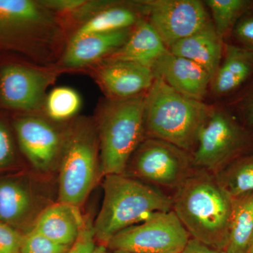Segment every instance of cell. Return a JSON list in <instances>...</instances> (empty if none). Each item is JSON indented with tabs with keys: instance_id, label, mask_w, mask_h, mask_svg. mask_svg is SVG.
I'll return each instance as SVG.
<instances>
[{
	"instance_id": "obj_1",
	"label": "cell",
	"mask_w": 253,
	"mask_h": 253,
	"mask_svg": "<svg viewBox=\"0 0 253 253\" xmlns=\"http://www.w3.org/2000/svg\"><path fill=\"white\" fill-rule=\"evenodd\" d=\"M231 200L214 174L199 169L176 189L172 211L191 239L222 253L229 234Z\"/></svg>"
},
{
	"instance_id": "obj_2",
	"label": "cell",
	"mask_w": 253,
	"mask_h": 253,
	"mask_svg": "<svg viewBox=\"0 0 253 253\" xmlns=\"http://www.w3.org/2000/svg\"><path fill=\"white\" fill-rule=\"evenodd\" d=\"M212 107L183 96L156 78L145 96V133L189 151Z\"/></svg>"
},
{
	"instance_id": "obj_3",
	"label": "cell",
	"mask_w": 253,
	"mask_h": 253,
	"mask_svg": "<svg viewBox=\"0 0 253 253\" xmlns=\"http://www.w3.org/2000/svg\"><path fill=\"white\" fill-rule=\"evenodd\" d=\"M104 191L93 230L96 239L106 246L120 231L153 213L172 211V199L124 174L106 175Z\"/></svg>"
},
{
	"instance_id": "obj_4",
	"label": "cell",
	"mask_w": 253,
	"mask_h": 253,
	"mask_svg": "<svg viewBox=\"0 0 253 253\" xmlns=\"http://www.w3.org/2000/svg\"><path fill=\"white\" fill-rule=\"evenodd\" d=\"M62 35L59 16L42 1L0 0L1 45L24 51L40 62H47Z\"/></svg>"
},
{
	"instance_id": "obj_5",
	"label": "cell",
	"mask_w": 253,
	"mask_h": 253,
	"mask_svg": "<svg viewBox=\"0 0 253 253\" xmlns=\"http://www.w3.org/2000/svg\"><path fill=\"white\" fill-rule=\"evenodd\" d=\"M146 93L123 99H109L98 113V135L101 172L124 174L129 158L145 134Z\"/></svg>"
},
{
	"instance_id": "obj_6",
	"label": "cell",
	"mask_w": 253,
	"mask_h": 253,
	"mask_svg": "<svg viewBox=\"0 0 253 253\" xmlns=\"http://www.w3.org/2000/svg\"><path fill=\"white\" fill-rule=\"evenodd\" d=\"M97 133L89 121H79L70 131L59 176V202L79 208L94 185L99 169Z\"/></svg>"
},
{
	"instance_id": "obj_7",
	"label": "cell",
	"mask_w": 253,
	"mask_h": 253,
	"mask_svg": "<svg viewBox=\"0 0 253 253\" xmlns=\"http://www.w3.org/2000/svg\"><path fill=\"white\" fill-rule=\"evenodd\" d=\"M248 140L246 131L230 113L212 107L198 134L193 166L217 174L242 152Z\"/></svg>"
},
{
	"instance_id": "obj_8",
	"label": "cell",
	"mask_w": 253,
	"mask_h": 253,
	"mask_svg": "<svg viewBox=\"0 0 253 253\" xmlns=\"http://www.w3.org/2000/svg\"><path fill=\"white\" fill-rule=\"evenodd\" d=\"M191 239L173 211L157 212L120 231L108 243L113 252L181 253Z\"/></svg>"
},
{
	"instance_id": "obj_9",
	"label": "cell",
	"mask_w": 253,
	"mask_h": 253,
	"mask_svg": "<svg viewBox=\"0 0 253 253\" xmlns=\"http://www.w3.org/2000/svg\"><path fill=\"white\" fill-rule=\"evenodd\" d=\"M140 4L168 49L212 21L206 4L199 0H147Z\"/></svg>"
},
{
	"instance_id": "obj_10",
	"label": "cell",
	"mask_w": 253,
	"mask_h": 253,
	"mask_svg": "<svg viewBox=\"0 0 253 253\" xmlns=\"http://www.w3.org/2000/svg\"><path fill=\"white\" fill-rule=\"evenodd\" d=\"M137 149L133 174L155 185L176 189L191 174V158L174 145L149 138Z\"/></svg>"
},
{
	"instance_id": "obj_11",
	"label": "cell",
	"mask_w": 253,
	"mask_h": 253,
	"mask_svg": "<svg viewBox=\"0 0 253 253\" xmlns=\"http://www.w3.org/2000/svg\"><path fill=\"white\" fill-rule=\"evenodd\" d=\"M56 76V73L40 68L5 65L0 69V101L16 111H39L45 103L46 89Z\"/></svg>"
},
{
	"instance_id": "obj_12",
	"label": "cell",
	"mask_w": 253,
	"mask_h": 253,
	"mask_svg": "<svg viewBox=\"0 0 253 253\" xmlns=\"http://www.w3.org/2000/svg\"><path fill=\"white\" fill-rule=\"evenodd\" d=\"M95 78L109 99H127L145 94L156 78L151 68L126 61L101 62Z\"/></svg>"
},
{
	"instance_id": "obj_13",
	"label": "cell",
	"mask_w": 253,
	"mask_h": 253,
	"mask_svg": "<svg viewBox=\"0 0 253 253\" xmlns=\"http://www.w3.org/2000/svg\"><path fill=\"white\" fill-rule=\"evenodd\" d=\"M14 128L21 151L37 169L46 170L59 154L61 136L45 120L23 116L14 121Z\"/></svg>"
},
{
	"instance_id": "obj_14",
	"label": "cell",
	"mask_w": 253,
	"mask_h": 253,
	"mask_svg": "<svg viewBox=\"0 0 253 253\" xmlns=\"http://www.w3.org/2000/svg\"><path fill=\"white\" fill-rule=\"evenodd\" d=\"M152 70L155 77L190 99L203 101L211 85V76L204 68L169 50L155 63Z\"/></svg>"
},
{
	"instance_id": "obj_15",
	"label": "cell",
	"mask_w": 253,
	"mask_h": 253,
	"mask_svg": "<svg viewBox=\"0 0 253 253\" xmlns=\"http://www.w3.org/2000/svg\"><path fill=\"white\" fill-rule=\"evenodd\" d=\"M132 28L90 35L69 42L61 57V67L76 69L101 62L126 43Z\"/></svg>"
},
{
	"instance_id": "obj_16",
	"label": "cell",
	"mask_w": 253,
	"mask_h": 253,
	"mask_svg": "<svg viewBox=\"0 0 253 253\" xmlns=\"http://www.w3.org/2000/svg\"><path fill=\"white\" fill-rule=\"evenodd\" d=\"M223 40L211 21L199 31L173 44L168 50L172 54L197 63L209 73L212 79L222 59L224 49Z\"/></svg>"
},
{
	"instance_id": "obj_17",
	"label": "cell",
	"mask_w": 253,
	"mask_h": 253,
	"mask_svg": "<svg viewBox=\"0 0 253 253\" xmlns=\"http://www.w3.org/2000/svg\"><path fill=\"white\" fill-rule=\"evenodd\" d=\"M168 51L149 23L141 19L133 27L126 43L101 62L126 61L152 69L155 63Z\"/></svg>"
},
{
	"instance_id": "obj_18",
	"label": "cell",
	"mask_w": 253,
	"mask_h": 253,
	"mask_svg": "<svg viewBox=\"0 0 253 253\" xmlns=\"http://www.w3.org/2000/svg\"><path fill=\"white\" fill-rule=\"evenodd\" d=\"M253 73V51L242 46L224 44L222 59L210 87L215 96H226L237 90Z\"/></svg>"
},
{
	"instance_id": "obj_19",
	"label": "cell",
	"mask_w": 253,
	"mask_h": 253,
	"mask_svg": "<svg viewBox=\"0 0 253 253\" xmlns=\"http://www.w3.org/2000/svg\"><path fill=\"white\" fill-rule=\"evenodd\" d=\"M84 224L79 208L59 202L41 213L33 229L57 244L71 247Z\"/></svg>"
},
{
	"instance_id": "obj_20",
	"label": "cell",
	"mask_w": 253,
	"mask_h": 253,
	"mask_svg": "<svg viewBox=\"0 0 253 253\" xmlns=\"http://www.w3.org/2000/svg\"><path fill=\"white\" fill-rule=\"evenodd\" d=\"M227 243L223 253H247L253 241V192L231 198Z\"/></svg>"
},
{
	"instance_id": "obj_21",
	"label": "cell",
	"mask_w": 253,
	"mask_h": 253,
	"mask_svg": "<svg viewBox=\"0 0 253 253\" xmlns=\"http://www.w3.org/2000/svg\"><path fill=\"white\" fill-rule=\"evenodd\" d=\"M140 20L139 13L134 8L121 3H113L84 21L75 32L69 42L90 35L129 29L134 27Z\"/></svg>"
},
{
	"instance_id": "obj_22",
	"label": "cell",
	"mask_w": 253,
	"mask_h": 253,
	"mask_svg": "<svg viewBox=\"0 0 253 253\" xmlns=\"http://www.w3.org/2000/svg\"><path fill=\"white\" fill-rule=\"evenodd\" d=\"M32 205L28 190L15 181H0V221L17 222L27 214Z\"/></svg>"
},
{
	"instance_id": "obj_23",
	"label": "cell",
	"mask_w": 253,
	"mask_h": 253,
	"mask_svg": "<svg viewBox=\"0 0 253 253\" xmlns=\"http://www.w3.org/2000/svg\"><path fill=\"white\" fill-rule=\"evenodd\" d=\"M214 175L231 198L253 192V154L236 158Z\"/></svg>"
},
{
	"instance_id": "obj_24",
	"label": "cell",
	"mask_w": 253,
	"mask_h": 253,
	"mask_svg": "<svg viewBox=\"0 0 253 253\" xmlns=\"http://www.w3.org/2000/svg\"><path fill=\"white\" fill-rule=\"evenodd\" d=\"M205 4L212 15V23L222 39L233 31L240 18L249 12L253 4L249 0H206Z\"/></svg>"
},
{
	"instance_id": "obj_25",
	"label": "cell",
	"mask_w": 253,
	"mask_h": 253,
	"mask_svg": "<svg viewBox=\"0 0 253 253\" xmlns=\"http://www.w3.org/2000/svg\"><path fill=\"white\" fill-rule=\"evenodd\" d=\"M79 94L71 87L59 86L50 91L46 96V114L55 121H67L76 116L81 106Z\"/></svg>"
},
{
	"instance_id": "obj_26",
	"label": "cell",
	"mask_w": 253,
	"mask_h": 253,
	"mask_svg": "<svg viewBox=\"0 0 253 253\" xmlns=\"http://www.w3.org/2000/svg\"><path fill=\"white\" fill-rule=\"evenodd\" d=\"M70 248L51 241L33 229L24 236L20 253H66Z\"/></svg>"
},
{
	"instance_id": "obj_27",
	"label": "cell",
	"mask_w": 253,
	"mask_h": 253,
	"mask_svg": "<svg viewBox=\"0 0 253 253\" xmlns=\"http://www.w3.org/2000/svg\"><path fill=\"white\" fill-rule=\"evenodd\" d=\"M93 226L84 224L79 236L66 253H107L104 245L96 244Z\"/></svg>"
},
{
	"instance_id": "obj_28",
	"label": "cell",
	"mask_w": 253,
	"mask_h": 253,
	"mask_svg": "<svg viewBox=\"0 0 253 253\" xmlns=\"http://www.w3.org/2000/svg\"><path fill=\"white\" fill-rule=\"evenodd\" d=\"M24 236L0 221V253H20Z\"/></svg>"
},
{
	"instance_id": "obj_29",
	"label": "cell",
	"mask_w": 253,
	"mask_h": 253,
	"mask_svg": "<svg viewBox=\"0 0 253 253\" xmlns=\"http://www.w3.org/2000/svg\"><path fill=\"white\" fill-rule=\"evenodd\" d=\"M232 31L242 47L253 52V15L248 12L243 16Z\"/></svg>"
},
{
	"instance_id": "obj_30",
	"label": "cell",
	"mask_w": 253,
	"mask_h": 253,
	"mask_svg": "<svg viewBox=\"0 0 253 253\" xmlns=\"http://www.w3.org/2000/svg\"><path fill=\"white\" fill-rule=\"evenodd\" d=\"M14 156L12 136L6 125L0 121V168L9 164Z\"/></svg>"
},
{
	"instance_id": "obj_31",
	"label": "cell",
	"mask_w": 253,
	"mask_h": 253,
	"mask_svg": "<svg viewBox=\"0 0 253 253\" xmlns=\"http://www.w3.org/2000/svg\"><path fill=\"white\" fill-rule=\"evenodd\" d=\"M181 253H223L217 250L208 247L202 243L191 239L186 245L185 249Z\"/></svg>"
},
{
	"instance_id": "obj_32",
	"label": "cell",
	"mask_w": 253,
	"mask_h": 253,
	"mask_svg": "<svg viewBox=\"0 0 253 253\" xmlns=\"http://www.w3.org/2000/svg\"><path fill=\"white\" fill-rule=\"evenodd\" d=\"M243 110L246 121L251 126H253V91L246 98Z\"/></svg>"
},
{
	"instance_id": "obj_33",
	"label": "cell",
	"mask_w": 253,
	"mask_h": 253,
	"mask_svg": "<svg viewBox=\"0 0 253 253\" xmlns=\"http://www.w3.org/2000/svg\"><path fill=\"white\" fill-rule=\"evenodd\" d=\"M247 253H253V241L252 244H251V247H250L249 251H248Z\"/></svg>"
},
{
	"instance_id": "obj_34",
	"label": "cell",
	"mask_w": 253,
	"mask_h": 253,
	"mask_svg": "<svg viewBox=\"0 0 253 253\" xmlns=\"http://www.w3.org/2000/svg\"><path fill=\"white\" fill-rule=\"evenodd\" d=\"M113 253H123V252H113Z\"/></svg>"
}]
</instances>
